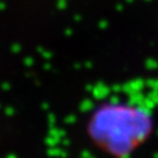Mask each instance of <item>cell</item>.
<instances>
[{
	"label": "cell",
	"instance_id": "6da1fadb",
	"mask_svg": "<svg viewBox=\"0 0 158 158\" xmlns=\"http://www.w3.org/2000/svg\"><path fill=\"white\" fill-rule=\"evenodd\" d=\"M87 138L111 158H129L156 130L153 110L138 100L109 96L98 100L85 116Z\"/></svg>",
	"mask_w": 158,
	"mask_h": 158
}]
</instances>
